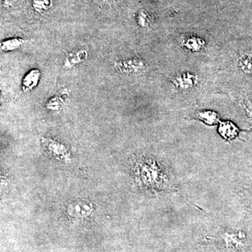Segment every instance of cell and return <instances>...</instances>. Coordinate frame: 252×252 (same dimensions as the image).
<instances>
[{
  "mask_svg": "<svg viewBox=\"0 0 252 252\" xmlns=\"http://www.w3.org/2000/svg\"><path fill=\"white\" fill-rule=\"evenodd\" d=\"M94 210L92 203L87 200H79L69 204L67 212L71 217L84 218L91 215Z\"/></svg>",
  "mask_w": 252,
  "mask_h": 252,
  "instance_id": "cell-4",
  "label": "cell"
},
{
  "mask_svg": "<svg viewBox=\"0 0 252 252\" xmlns=\"http://www.w3.org/2000/svg\"><path fill=\"white\" fill-rule=\"evenodd\" d=\"M52 6L51 0H32V7L39 14L46 12Z\"/></svg>",
  "mask_w": 252,
  "mask_h": 252,
  "instance_id": "cell-12",
  "label": "cell"
},
{
  "mask_svg": "<svg viewBox=\"0 0 252 252\" xmlns=\"http://www.w3.org/2000/svg\"><path fill=\"white\" fill-rule=\"evenodd\" d=\"M137 21L139 26L142 28L149 27L150 25V18H149L148 14L144 11H140L139 12L137 15Z\"/></svg>",
  "mask_w": 252,
  "mask_h": 252,
  "instance_id": "cell-13",
  "label": "cell"
},
{
  "mask_svg": "<svg viewBox=\"0 0 252 252\" xmlns=\"http://www.w3.org/2000/svg\"><path fill=\"white\" fill-rule=\"evenodd\" d=\"M63 99L59 97H55L49 101L47 104L48 107L52 109H58L60 108L62 104Z\"/></svg>",
  "mask_w": 252,
  "mask_h": 252,
  "instance_id": "cell-15",
  "label": "cell"
},
{
  "mask_svg": "<svg viewBox=\"0 0 252 252\" xmlns=\"http://www.w3.org/2000/svg\"><path fill=\"white\" fill-rule=\"evenodd\" d=\"M18 1V0H1V4L3 7L11 8L14 6Z\"/></svg>",
  "mask_w": 252,
  "mask_h": 252,
  "instance_id": "cell-16",
  "label": "cell"
},
{
  "mask_svg": "<svg viewBox=\"0 0 252 252\" xmlns=\"http://www.w3.org/2000/svg\"><path fill=\"white\" fill-rule=\"evenodd\" d=\"M198 76L195 73L182 72L176 74L172 79V84L178 91H187L193 89L198 84Z\"/></svg>",
  "mask_w": 252,
  "mask_h": 252,
  "instance_id": "cell-3",
  "label": "cell"
},
{
  "mask_svg": "<svg viewBox=\"0 0 252 252\" xmlns=\"http://www.w3.org/2000/svg\"><path fill=\"white\" fill-rule=\"evenodd\" d=\"M89 57L87 50L79 49L70 53L63 61V67L64 69H70L74 66L84 63Z\"/></svg>",
  "mask_w": 252,
  "mask_h": 252,
  "instance_id": "cell-5",
  "label": "cell"
},
{
  "mask_svg": "<svg viewBox=\"0 0 252 252\" xmlns=\"http://www.w3.org/2000/svg\"><path fill=\"white\" fill-rule=\"evenodd\" d=\"M182 44L189 51L196 52L201 51L205 47V41L198 36L189 35L182 39Z\"/></svg>",
  "mask_w": 252,
  "mask_h": 252,
  "instance_id": "cell-8",
  "label": "cell"
},
{
  "mask_svg": "<svg viewBox=\"0 0 252 252\" xmlns=\"http://www.w3.org/2000/svg\"><path fill=\"white\" fill-rule=\"evenodd\" d=\"M137 177L144 187L157 190L167 189L170 182L166 172L151 159H144L137 164Z\"/></svg>",
  "mask_w": 252,
  "mask_h": 252,
  "instance_id": "cell-1",
  "label": "cell"
},
{
  "mask_svg": "<svg viewBox=\"0 0 252 252\" xmlns=\"http://www.w3.org/2000/svg\"><path fill=\"white\" fill-rule=\"evenodd\" d=\"M242 108L245 112V116L252 123V102L250 99H244L241 102Z\"/></svg>",
  "mask_w": 252,
  "mask_h": 252,
  "instance_id": "cell-14",
  "label": "cell"
},
{
  "mask_svg": "<svg viewBox=\"0 0 252 252\" xmlns=\"http://www.w3.org/2000/svg\"><path fill=\"white\" fill-rule=\"evenodd\" d=\"M237 64L240 70L252 77V52L242 51L237 57Z\"/></svg>",
  "mask_w": 252,
  "mask_h": 252,
  "instance_id": "cell-7",
  "label": "cell"
},
{
  "mask_svg": "<svg viewBox=\"0 0 252 252\" xmlns=\"http://www.w3.org/2000/svg\"><path fill=\"white\" fill-rule=\"evenodd\" d=\"M26 43L23 38L15 37L11 39H5L0 44V48L4 52H11L15 50L20 49Z\"/></svg>",
  "mask_w": 252,
  "mask_h": 252,
  "instance_id": "cell-10",
  "label": "cell"
},
{
  "mask_svg": "<svg viewBox=\"0 0 252 252\" xmlns=\"http://www.w3.org/2000/svg\"><path fill=\"white\" fill-rule=\"evenodd\" d=\"M41 72L37 69H32L25 75L22 81V90L28 93L37 86L41 78Z\"/></svg>",
  "mask_w": 252,
  "mask_h": 252,
  "instance_id": "cell-6",
  "label": "cell"
},
{
  "mask_svg": "<svg viewBox=\"0 0 252 252\" xmlns=\"http://www.w3.org/2000/svg\"><path fill=\"white\" fill-rule=\"evenodd\" d=\"M219 132L223 138L233 140L238 135V129L232 122H223L219 126Z\"/></svg>",
  "mask_w": 252,
  "mask_h": 252,
  "instance_id": "cell-9",
  "label": "cell"
},
{
  "mask_svg": "<svg viewBox=\"0 0 252 252\" xmlns=\"http://www.w3.org/2000/svg\"><path fill=\"white\" fill-rule=\"evenodd\" d=\"M148 67L145 61L137 58L119 60L114 63V68L117 72L125 74H137L143 72Z\"/></svg>",
  "mask_w": 252,
  "mask_h": 252,
  "instance_id": "cell-2",
  "label": "cell"
},
{
  "mask_svg": "<svg viewBox=\"0 0 252 252\" xmlns=\"http://www.w3.org/2000/svg\"><path fill=\"white\" fill-rule=\"evenodd\" d=\"M197 117L209 125L216 124L219 121L218 114L213 111H200L197 112Z\"/></svg>",
  "mask_w": 252,
  "mask_h": 252,
  "instance_id": "cell-11",
  "label": "cell"
}]
</instances>
